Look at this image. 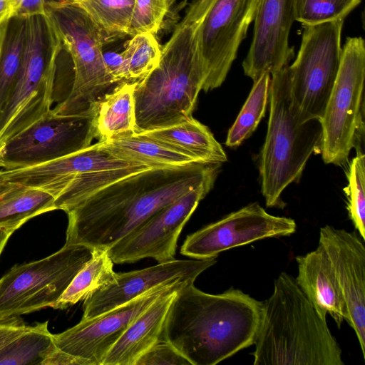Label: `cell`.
<instances>
[{"label": "cell", "instance_id": "cell-23", "mask_svg": "<svg viewBox=\"0 0 365 365\" xmlns=\"http://www.w3.org/2000/svg\"><path fill=\"white\" fill-rule=\"evenodd\" d=\"M135 85L136 82L119 83L98 102L95 128L98 141L135 133Z\"/></svg>", "mask_w": 365, "mask_h": 365}, {"label": "cell", "instance_id": "cell-21", "mask_svg": "<svg viewBox=\"0 0 365 365\" xmlns=\"http://www.w3.org/2000/svg\"><path fill=\"white\" fill-rule=\"evenodd\" d=\"M185 283L162 294L139 314L108 352L102 365H135L141 355L163 339L170 307L178 290Z\"/></svg>", "mask_w": 365, "mask_h": 365}, {"label": "cell", "instance_id": "cell-32", "mask_svg": "<svg viewBox=\"0 0 365 365\" xmlns=\"http://www.w3.org/2000/svg\"><path fill=\"white\" fill-rule=\"evenodd\" d=\"M121 53L125 62L128 81L137 82L158 66L161 48L154 35L144 33L132 36Z\"/></svg>", "mask_w": 365, "mask_h": 365}, {"label": "cell", "instance_id": "cell-36", "mask_svg": "<svg viewBox=\"0 0 365 365\" xmlns=\"http://www.w3.org/2000/svg\"><path fill=\"white\" fill-rule=\"evenodd\" d=\"M135 365H192L171 343L160 339L138 359Z\"/></svg>", "mask_w": 365, "mask_h": 365}, {"label": "cell", "instance_id": "cell-30", "mask_svg": "<svg viewBox=\"0 0 365 365\" xmlns=\"http://www.w3.org/2000/svg\"><path fill=\"white\" fill-rule=\"evenodd\" d=\"M150 167L138 165L82 174L75 178L56 197V210L66 212L101 188Z\"/></svg>", "mask_w": 365, "mask_h": 365}, {"label": "cell", "instance_id": "cell-40", "mask_svg": "<svg viewBox=\"0 0 365 365\" xmlns=\"http://www.w3.org/2000/svg\"><path fill=\"white\" fill-rule=\"evenodd\" d=\"M42 365H87V364L85 361L56 348L44 360Z\"/></svg>", "mask_w": 365, "mask_h": 365}, {"label": "cell", "instance_id": "cell-15", "mask_svg": "<svg viewBox=\"0 0 365 365\" xmlns=\"http://www.w3.org/2000/svg\"><path fill=\"white\" fill-rule=\"evenodd\" d=\"M184 282L158 287L145 294L97 316L81 319L74 327L53 334L58 349L85 361L102 365L112 346L132 322L162 294Z\"/></svg>", "mask_w": 365, "mask_h": 365}, {"label": "cell", "instance_id": "cell-37", "mask_svg": "<svg viewBox=\"0 0 365 365\" xmlns=\"http://www.w3.org/2000/svg\"><path fill=\"white\" fill-rule=\"evenodd\" d=\"M27 327L18 316L0 317V349L22 334Z\"/></svg>", "mask_w": 365, "mask_h": 365}, {"label": "cell", "instance_id": "cell-11", "mask_svg": "<svg viewBox=\"0 0 365 365\" xmlns=\"http://www.w3.org/2000/svg\"><path fill=\"white\" fill-rule=\"evenodd\" d=\"M98 103L78 114L51 109L0 148V168L12 170L42 164L84 149L96 138Z\"/></svg>", "mask_w": 365, "mask_h": 365}, {"label": "cell", "instance_id": "cell-6", "mask_svg": "<svg viewBox=\"0 0 365 365\" xmlns=\"http://www.w3.org/2000/svg\"><path fill=\"white\" fill-rule=\"evenodd\" d=\"M61 38L46 14L28 18L24 55L14 88L0 111V148L51 109Z\"/></svg>", "mask_w": 365, "mask_h": 365}, {"label": "cell", "instance_id": "cell-2", "mask_svg": "<svg viewBox=\"0 0 365 365\" xmlns=\"http://www.w3.org/2000/svg\"><path fill=\"white\" fill-rule=\"evenodd\" d=\"M262 302L230 287L212 294L183 284L164 324L163 338L192 365H215L254 344Z\"/></svg>", "mask_w": 365, "mask_h": 365}, {"label": "cell", "instance_id": "cell-9", "mask_svg": "<svg viewBox=\"0 0 365 365\" xmlns=\"http://www.w3.org/2000/svg\"><path fill=\"white\" fill-rule=\"evenodd\" d=\"M344 21L303 26L298 54L287 66L291 108L300 123L324 115L340 66Z\"/></svg>", "mask_w": 365, "mask_h": 365}, {"label": "cell", "instance_id": "cell-7", "mask_svg": "<svg viewBox=\"0 0 365 365\" xmlns=\"http://www.w3.org/2000/svg\"><path fill=\"white\" fill-rule=\"evenodd\" d=\"M45 14L69 53L74 71L70 93L53 110L64 115L86 112L115 83L103 60L106 37L85 11L73 4L46 0Z\"/></svg>", "mask_w": 365, "mask_h": 365}, {"label": "cell", "instance_id": "cell-20", "mask_svg": "<svg viewBox=\"0 0 365 365\" xmlns=\"http://www.w3.org/2000/svg\"><path fill=\"white\" fill-rule=\"evenodd\" d=\"M297 283L324 319L329 314L338 327L347 318V309L333 265L323 246L296 257Z\"/></svg>", "mask_w": 365, "mask_h": 365}, {"label": "cell", "instance_id": "cell-25", "mask_svg": "<svg viewBox=\"0 0 365 365\" xmlns=\"http://www.w3.org/2000/svg\"><path fill=\"white\" fill-rule=\"evenodd\" d=\"M102 143L116 157L150 167L176 166L197 162L188 155L136 133Z\"/></svg>", "mask_w": 365, "mask_h": 365}, {"label": "cell", "instance_id": "cell-38", "mask_svg": "<svg viewBox=\"0 0 365 365\" xmlns=\"http://www.w3.org/2000/svg\"><path fill=\"white\" fill-rule=\"evenodd\" d=\"M103 60L107 71L115 83L128 82L125 62L121 52L103 53Z\"/></svg>", "mask_w": 365, "mask_h": 365}, {"label": "cell", "instance_id": "cell-42", "mask_svg": "<svg viewBox=\"0 0 365 365\" xmlns=\"http://www.w3.org/2000/svg\"><path fill=\"white\" fill-rule=\"evenodd\" d=\"M12 235L11 232L0 228V255L2 252L6 243L8 241L9 237Z\"/></svg>", "mask_w": 365, "mask_h": 365}, {"label": "cell", "instance_id": "cell-3", "mask_svg": "<svg viewBox=\"0 0 365 365\" xmlns=\"http://www.w3.org/2000/svg\"><path fill=\"white\" fill-rule=\"evenodd\" d=\"M210 0H195L168 41L158 66L136 82L135 133L170 126L192 116L205 80L200 33Z\"/></svg>", "mask_w": 365, "mask_h": 365}, {"label": "cell", "instance_id": "cell-41", "mask_svg": "<svg viewBox=\"0 0 365 365\" xmlns=\"http://www.w3.org/2000/svg\"><path fill=\"white\" fill-rule=\"evenodd\" d=\"M15 0H0V26L15 16Z\"/></svg>", "mask_w": 365, "mask_h": 365}, {"label": "cell", "instance_id": "cell-22", "mask_svg": "<svg viewBox=\"0 0 365 365\" xmlns=\"http://www.w3.org/2000/svg\"><path fill=\"white\" fill-rule=\"evenodd\" d=\"M138 133L197 162L222 164L227 155L210 129L192 116L179 123Z\"/></svg>", "mask_w": 365, "mask_h": 365}, {"label": "cell", "instance_id": "cell-33", "mask_svg": "<svg viewBox=\"0 0 365 365\" xmlns=\"http://www.w3.org/2000/svg\"><path fill=\"white\" fill-rule=\"evenodd\" d=\"M361 0H293L294 21L302 26H314L341 20Z\"/></svg>", "mask_w": 365, "mask_h": 365}, {"label": "cell", "instance_id": "cell-12", "mask_svg": "<svg viewBox=\"0 0 365 365\" xmlns=\"http://www.w3.org/2000/svg\"><path fill=\"white\" fill-rule=\"evenodd\" d=\"M215 181L205 182L162 207L108 249L115 264L145 258L160 262L174 259L181 231Z\"/></svg>", "mask_w": 365, "mask_h": 365}, {"label": "cell", "instance_id": "cell-28", "mask_svg": "<svg viewBox=\"0 0 365 365\" xmlns=\"http://www.w3.org/2000/svg\"><path fill=\"white\" fill-rule=\"evenodd\" d=\"M48 321L28 326L13 341L0 349V365H42L57 348L48 329Z\"/></svg>", "mask_w": 365, "mask_h": 365}, {"label": "cell", "instance_id": "cell-8", "mask_svg": "<svg viewBox=\"0 0 365 365\" xmlns=\"http://www.w3.org/2000/svg\"><path fill=\"white\" fill-rule=\"evenodd\" d=\"M365 42L348 37L338 74L321 119V153L326 164L343 165L364 134Z\"/></svg>", "mask_w": 365, "mask_h": 365}, {"label": "cell", "instance_id": "cell-17", "mask_svg": "<svg viewBox=\"0 0 365 365\" xmlns=\"http://www.w3.org/2000/svg\"><path fill=\"white\" fill-rule=\"evenodd\" d=\"M358 234L326 225L320 228L319 244L331 262L347 309L346 321L365 358V246Z\"/></svg>", "mask_w": 365, "mask_h": 365}, {"label": "cell", "instance_id": "cell-14", "mask_svg": "<svg viewBox=\"0 0 365 365\" xmlns=\"http://www.w3.org/2000/svg\"><path fill=\"white\" fill-rule=\"evenodd\" d=\"M296 228L293 219L270 215L255 202L188 235L180 253L195 259L216 257L222 252L254 241L289 236Z\"/></svg>", "mask_w": 365, "mask_h": 365}, {"label": "cell", "instance_id": "cell-1", "mask_svg": "<svg viewBox=\"0 0 365 365\" xmlns=\"http://www.w3.org/2000/svg\"><path fill=\"white\" fill-rule=\"evenodd\" d=\"M220 165L152 167L101 188L66 212L65 244L108 250L162 207L215 181Z\"/></svg>", "mask_w": 365, "mask_h": 365}, {"label": "cell", "instance_id": "cell-39", "mask_svg": "<svg viewBox=\"0 0 365 365\" xmlns=\"http://www.w3.org/2000/svg\"><path fill=\"white\" fill-rule=\"evenodd\" d=\"M46 0H15V16L29 18L45 14Z\"/></svg>", "mask_w": 365, "mask_h": 365}, {"label": "cell", "instance_id": "cell-10", "mask_svg": "<svg viewBox=\"0 0 365 365\" xmlns=\"http://www.w3.org/2000/svg\"><path fill=\"white\" fill-rule=\"evenodd\" d=\"M93 249L66 245L42 259L16 264L0 279V317L51 307L91 258Z\"/></svg>", "mask_w": 365, "mask_h": 365}, {"label": "cell", "instance_id": "cell-24", "mask_svg": "<svg viewBox=\"0 0 365 365\" xmlns=\"http://www.w3.org/2000/svg\"><path fill=\"white\" fill-rule=\"evenodd\" d=\"M55 197L36 188L0 185V228L12 233L29 220L56 209Z\"/></svg>", "mask_w": 365, "mask_h": 365}, {"label": "cell", "instance_id": "cell-16", "mask_svg": "<svg viewBox=\"0 0 365 365\" xmlns=\"http://www.w3.org/2000/svg\"><path fill=\"white\" fill-rule=\"evenodd\" d=\"M217 262V257L203 259H173L142 269L116 273L113 282L91 294L83 304L82 319H88L129 302L163 285L195 282Z\"/></svg>", "mask_w": 365, "mask_h": 365}, {"label": "cell", "instance_id": "cell-19", "mask_svg": "<svg viewBox=\"0 0 365 365\" xmlns=\"http://www.w3.org/2000/svg\"><path fill=\"white\" fill-rule=\"evenodd\" d=\"M144 165L122 160L102 142L70 155L31 167L0 170V185H19L44 190L56 197L75 178L90 173Z\"/></svg>", "mask_w": 365, "mask_h": 365}, {"label": "cell", "instance_id": "cell-34", "mask_svg": "<svg viewBox=\"0 0 365 365\" xmlns=\"http://www.w3.org/2000/svg\"><path fill=\"white\" fill-rule=\"evenodd\" d=\"M346 195L349 217L361 237L365 240V155L359 150L346 172Z\"/></svg>", "mask_w": 365, "mask_h": 365}, {"label": "cell", "instance_id": "cell-35", "mask_svg": "<svg viewBox=\"0 0 365 365\" xmlns=\"http://www.w3.org/2000/svg\"><path fill=\"white\" fill-rule=\"evenodd\" d=\"M168 9L169 0H134L128 36L144 33L155 36L160 29Z\"/></svg>", "mask_w": 365, "mask_h": 365}, {"label": "cell", "instance_id": "cell-4", "mask_svg": "<svg viewBox=\"0 0 365 365\" xmlns=\"http://www.w3.org/2000/svg\"><path fill=\"white\" fill-rule=\"evenodd\" d=\"M252 353L255 365H344L341 349L299 287L282 272L262 302Z\"/></svg>", "mask_w": 365, "mask_h": 365}, {"label": "cell", "instance_id": "cell-31", "mask_svg": "<svg viewBox=\"0 0 365 365\" xmlns=\"http://www.w3.org/2000/svg\"><path fill=\"white\" fill-rule=\"evenodd\" d=\"M270 81L271 75L267 73L254 81L248 98L227 133V146H239L256 130L264 115L269 96Z\"/></svg>", "mask_w": 365, "mask_h": 365}, {"label": "cell", "instance_id": "cell-27", "mask_svg": "<svg viewBox=\"0 0 365 365\" xmlns=\"http://www.w3.org/2000/svg\"><path fill=\"white\" fill-rule=\"evenodd\" d=\"M113 264L107 249H93L91 258L51 307L65 309L113 282L116 274Z\"/></svg>", "mask_w": 365, "mask_h": 365}, {"label": "cell", "instance_id": "cell-18", "mask_svg": "<svg viewBox=\"0 0 365 365\" xmlns=\"http://www.w3.org/2000/svg\"><path fill=\"white\" fill-rule=\"evenodd\" d=\"M294 21L293 0H259L252 41L242 63L245 74L253 81L289 66L294 56L289 44Z\"/></svg>", "mask_w": 365, "mask_h": 365}, {"label": "cell", "instance_id": "cell-13", "mask_svg": "<svg viewBox=\"0 0 365 365\" xmlns=\"http://www.w3.org/2000/svg\"><path fill=\"white\" fill-rule=\"evenodd\" d=\"M259 0H210L202 23L200 44L207 92L220 87L254 21Z\"/></svg>", "mask_w": 365, "mask_h": 365}, {"label": "cell", "instance_id": "cell-5", "mask_svg": "<svg viewBox=\"0 0 365 365\" xmlns=\"http://www.w3.org/2000/svg\"><path fill=\"white\" fill-rule=\"evenodd\" d=\"M287 66L271 75L269 116L259 156L262 193L269 207L285 206L282 192L299 180L322 142L321 120L300 123L292 112Z\"/></svg>", "mask_w": 365, "mask_h": 365}, {"label": "cell", "instance_id": "cell-29", "mask_svg": "<svg viewBox=\"0 0 365 365\" xmlns=\"http://www.w3.org/2000/svg\"><path fill=\"white\" fill-rule=\"evenodd\" d=\"M81 9L106 41L128 35L134 0H56Z\"/></svg>", "mask_w": 365, "mask_h": 365}, {"label": "cell", "instance_id": "cell-26", "mask_svg": "<svg viewBox=\"0 0 365 365\" xmlns=\"http://www.w3.org/2000/svg\"><path fill=\"white\" fill-rule=\"evenodd\" d=\"M28 18L14 16L0 26V111L17 81L24 55Z\"/></svg>", "mask_w": 365, "mask_h": 365}]
</instances>
